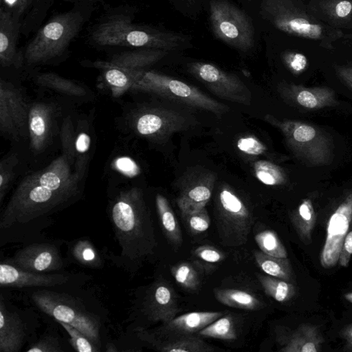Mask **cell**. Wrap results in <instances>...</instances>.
Listing matches in <instances>:
<instances>
[{
	"label": "cell",
	"instance_id": "cell-1",
	"mask_svg": "<svg viewBox=\"0 0 352 352\" xmlns=\"http://www.w3.org/2000/svg\"><path fill=\"white\" fill-rule=\"evenodd\" d=\"M110 219L120 250L116 258L126 271L133 274L157 247L153 223L143 208L126 199L113 205Z\"/></svg>",
	"mask_w": 352,
	"mask_h": 352
},
{
	"label": "cell",
	"instance_id": "cell-2",
	"mask_svg": "<svg viewBox=\"0 0 352 352\" xmlns=\"http://www.w3.org/2000/svg\"><path fill=\"white\" fill-rule=\"evenodd\" d=\"M300 0H263L261 13L275 28L288 34L310 39L332 50L342 32L324 23Z\"/></svg>",
	"mask_w": 352,
	"mask_h": 352
},
{
	"label": "cell",
	"instance_id": "cell-3",
	"mask_svg": "<svg viewBox=\"0 0 352 352\" xmlns=\"http://www.w3.org/2000/svg\"><path fill=\"white\" fill-rule=\"evenodd\" d=\"M30 299L42 312L77 328L101 349V318L80 298L63 289L40 288L30 293Z\"/></svg>",
	"mask_w": 352,
	"mask_h": 352
},
{
	"label": "cell",
	"instance_id": "cell-4",
	"mask_svg": "<svg viewBox=\"0 0 352 352\" xmlns=\"http://www.w3.org/2000/svg\"><path fill=\"white\" fill-rule=\"evenodd\" d=\"M99 45L125 46L143 49L173 50L184 41V37L133 23L126 16L114 15L98 24L91 33Z\"/></svg>",
	"mask_w": 352,
	"mask_h": 352
},
{
	"label": "cell",
	"instance_id": "cell-5",
	"mask_svg": "<svg viewBox=\"0 0 352 352\" xmlns=\"http://www.w3.org/2000/svg\"><path fill=\"white\" fill-rule=\"evenodd\" d=\"M267 120L283 133L294 155L309 166L327 165L333 158L329 134L318 126L298 120L280 121L267 116Z\"/></svg>",
	"mask_w": 352,
	"mask_h": 352
},
{
	"label": "cell",
	"instance_id": "cell-6",
	"mask_svg": "<svg viewBox=\"0 0 352 352\" xmlns=\"http://www.w3.org/2000/svg\"><path fill=\"white\" fill-rule=\"evenodd\" d=\"M84 23L82 12L77 10L54 16L29 43L25 50L26 58L38 61L60 54L77 36Z\"/></svg>",
	"mask_w": 352,
	"mask_h": 352
},
{
	"label": "cell",
	"instance_id": "cell-7",
	"mask_svg": "<svg viewBox=\"0 0 352 352\" xmlns=\"http://www.w3.org/2000/svg\"><path fill=\"white\" fill-rule=\"evenodd\" d=\"M209 7L210 23L217 38L243 52L254 47V28L245 12L226 0H211Z\"/></svg>",
	"mask_w": 352,
	"mask_h": 352
},
{
	"label": "cell",
	"instance_id": "cell-8",
	"mask_svg": "<svg viewBox=\"0 0 352 352\" xmlns=\"http://www.w3.org/2000/svg\"><path fill=\"white\" fill-rule=\"evenodd\" d=\"M219 199L217 224L222 243L230 246L245 243L252 225L250 211L241 199L228 189L220 192Z\"/></svg>",
	"mask_w": 352,
	"mask_h": 352
},
{
	"label": "cell",
	"instance_id": "cell-9",
	"mask_svg": "<svg viewBox=\"0 0 352 352\" xmlns=\"http://www.w3.org/2000/svg\"><path fill=\"white\" fill-rule=\"evenodd\" d=\"M85 275L33 272L21 269L7 260L0 263V285L4 288H72L87 280L88 278Z\"/></svg>",
	"mask_w": 352,
	"mask_h": 352
},
{
	"label": "cell",
	"instance_id": "cell-10",
	"mask_svg": "<svg viewBox=\"0 0 352 352\" xmlns=\"http://www.w3.org/2000/svg\"><path fill=\"white\" fill-rule=\"evenodd\" d=\"M190 71L218 96L239 103H250V91L236 75L203 62L191 63Z\"/></svg>",
	"mask_w": 352,
	"mask_h": 352
},
{
	"label": "cell",
	"instance_id": "cell-11",
	"mask_svg": "<svg viewBox=\"0 0 352 352\" xmlns=\"http://www.w3.org/2000/svg\"><path fill=\"white\" fill-rule=\"evenodd\" d=\"M145 78L153 88L170 100L215 113H223L227 107L196 87L171 77L150 72Z\"/></svg>",
	"mask_w": 352,
	"mask_h": 352
},
{
	"label": "cell",
	"instance_id": "cell-12",
	"mask_svg": "<svg viewBox=\"0 0 352 352\" xmlns=\"http://www.w3.org/2000/svg\"><path fill=\"white\" fill-rule=\"evenodd\" d=\"M351 222L352 192L346 195L327 221L326 239L320 255V263L323 268L329 269L338 263Z\"/></svg>",
	"mask_w": 352,
	"mask_h": 352
},
{
	"label": "cell",
	"instance_id": "cell-13",
	"mask_svg": "<svg viewBox=\"0 0 352 352\" xmlns=\"http://www.w3.org/2000/svg\"><path fill=\"white\" fill-rule=\"evenodd\" d=\"M6 260L21 269L38 273L58 272L65 265L60 248L54 241L28 243Z\"/></svg>",
	"mask_w": 352,
	"mask_h": 352
},
{
	"label": "cell",
	"instance_id": "cell-14",
	"mask_svg": "<svg viewBox=\"0 0 352 352\" xmlns=\"http://www.w3.org/2000/svg\"><path fill=\"white\" fill-rule=\"evenodd\" d=\"M137 309L148 320L163 324L171 321L179 311L174 289L163 280L151 284Z\"/></svg>",
	"mask_w": 352,
	"mask_h": 352
},
{
	"label": "cell",
	"instance_id": "cell-15",
	"mask_svg": "<svg viewBox=\"0 0 352 352\" xmlns=\"http://www.w3.org/2000/svg\"><path fill=\"white\" fill-rule=\"evenodd\" d=\"M138 337L162 352H209L214 348L198 334L150 333L144 329L135 330Z\"/></svg>",
	"mask_w": 352,
	"mask_h": 352
},
{
	"label": "cell",
	"instance_id": "cell-16",
	"mask_svg": "<svg viewBox=\"0 0 352 352\" xmlns=\"http://www.w3.org/2000/svg\"><path fill=\"white\" fill-rule=\"evenodd\" d=\"M1 295L0 352H19L28 337V324L16 309Z\"/></svg>",
	"mask_w": 352,
	"mask_h": 352
},
{
	"label": "cell",
	"instance_id": "cell-17",
	"mask_svg": "<svg viewBox=\"0 0 352 352\" xmlns=\"http://www.w3.org/2000/svg\"><path fill=\"white\" fill-rule=\"evenodd\" d=\"M282 96L292 104L309 110H316L338 104L335 91L327 87H305L294 83L281 88Z\"/></svg>",
	"mask_w": 352,
	"mask_h": 352
},
{
	"label": "cell",
	"instance_id": "cell-18",
	"mask_svg": "<svg viewBox=\"0 0 352 352\" xmlns=\"http://www.w3.org/2000/svg\"><path fill=\"white\" fill-rule=\"evenodd\" d=\"M53 0H1V10L12 14L21 25V33L28 34L35 30Z\"/></svg>",
	"mask_w": 352,
	"mask_h": 352
},
{
	"label": "cell",
	"instance_id": "cell-19",
	"mask_svg": "<svg viewBox=\"0 0 352 352\" xmlns=\"http://www.w3.org/2000/svg\"><path fill=\"white\" fill-rule=\"evenodd\" d=\"M282 344V352H318L324 338L318 326L305 323L287 335H277Z\"/></svg>",
	"mask_w": 352,
	"mask_h": 352
},
{
	"label": "cell",
	"instance_id": "cell-20",
	"mask_svg": "<svg viewBox=\"0 0 352 352\" xmlns=\"http://www.w3.org/2000/svg\"><path fill=\"white\" fill-rule=\"evenodd\" d=\"M223 316L222 311H194L173 318L163 324L157 333L198 334L211 322Z\"/></svg>",
	"mask_w": 352,
	"mask_h": 352
},
{
	"label": "cell",
	"instance_id": "cell-21",
	"mask_svg": "<svg viewBox=\"0 0 352 352\" xmlns=\"http://www.w3.org/2000/svg\"><path fill=\"white\" fill-rule=\"evenodd\" d=\"M21 33L19 22L9 12L0 9V58L11 62L17 55V41Z\"/></svg>",
	"mask_w": 352,
	"mask_h": 352
},
{
	"label": "cell",
	"instance_id": "cell-22",
	"mask_svg": "<svg viewBox=\"0 0 352 352\" xmlns=\"http://www.w3.org/2000/svg\"><path fill=\"white\" fill-rule=\"evenodd\" d=\"M212 182H197L184 188L177 199L182 217L205 208L212 191Z\"/></svg>",
	"mask_w": 352,
	"mask_h": 352
},
{
	"label": "cell",
	"instance_id": "cell-23",
	"mask_svg": "<svg viewBox=\"0 0 352 352\" xmlns=\"http://www.w3.org/2000/svg\"><path fill=\"white\" fill-rule=\"evenodd\" d=\"M310 6L320 18L333 25L352 20V0H317Z\"/></svg>",
	"mask_w": 352,
	"mask_h": 352
},
{
	"label": "cell",
	"instance_id": "cell-24",
	"mask_svg": "<svg viewBox=\"0 0 352 352\" xmlns=\"http://www.w3.org/2000/svg\"><path fill=\"white\" fill-rule=\"evenodd\" d=\"M156 206L162 230L173 246L182 243L181 229L167 199L161 195L156 197Z\"/></svg>",
	"mask_w": 352,
	"mask_h": 352
},
{
	"label": "cell",
	"instance_id": "cell-25",
	"mask_svg": "<svg viewBox=\"0 0 352 352\" xmlns=\"http://www.w3.org/2000/svg\"><path fill=\"white\" fill-rule=\"evenodd\" d=\"M71 259L78 265L92 269L103 267L104 261L94 244L88 239H80L69 246Z\"/></svg>",
	"mask_w": 352,
	"mask_h": 352
},
{
	"label": "cell",
	"instance_id": "cell-26",
	"mask_svg": "<svg viewBox=\"0 0 352 352\" xmlns=\"http://www.w3.org/2000/svg\"><path fill=\"white\" fill-rule=\"evenodd\" d=\"M316 213L312 201L305 199L292 215V223L301 241L308 244L316 223Z\"/></svg>",
	"mask_w": 352,
	"mask_h": 352
},
{
	"label": "cell",
	"instance_id": "cell-27",
	"mask_svg": "<svg viewBox=\"0 0 352 352\" xmlns=\"http://www.w3.org/2000/svg\"><path fill=\"white\" fill-rule=\"evenodd\" d=\"M214 296L221 304L248 310L263 307V303L255 296L246 291L236 289H216Z\"/></svg>",
	"mask_w": 352,
	"mask_h": 352
},
{
	"label": "cell",
	"instance_id": "cell-28",
	"mask_svg": "<svg viewBox=\"0 0 352 352\" xmlns=\"http://www.w3.org/2000/svg\"><path fill=\"white\" fill-rule=\"evenodd\" d=\"M254 255L257 265L265 274L289 282L292 280V268L287 258L276 257L257 250Z\"/></svg>",
	"mask_w": 352,
	"mask_h": 352
},
{
	"label": "cell",
	"instance_id": "cell-29",
	"mask_svg": "<svg viewBox=\"0 0 352 352\" xmlns=\"http://www.w3.org/2000/svg\"><path fill=\"white\" fill-rule=\"evenodd\" d=\"M258 278L265 293L278 302H287L295 295V286L289 281L266 274H258Z\"/></svg>",
	"mask_w": 352,
	"mask_h": 352
},
{
	"label": "cell",
	"instance_id": "cell-30",
	"mask_svg": "<svg viewBox=\"0 0 352 352\" xmlns=\"http://www.w3.org/2000/svg\"><path fill=\"white\" fill-rule=\"evenodd\" d=\"M198 335L201 337L234 340L237 337L234 318L230 314L223 315L201 330Z\"/></svg>",
	"mask_w": 352,
	"mask_h": 352
},
{
	"label": "cell",
	"instance_id": "cell-31",
	"mask_svg": "<svg viewBox=\"0 0 352 352\" xmlns=\"http://www.w3.org/2000/svg\"><path fill=\"white\" fill-rule=\"evenodd\" d=\"M175 281L183 288L196 291L200 287L201 277L198 270L189 262H181L171 267Z\"/></svg>",
	"mask_w": 352,
	"mask_h": 352
},
{
	"label": "cell",
	"instance_id": "cell-32",
	"mask_svg": "<svg viewBox=\"0 0 352 352\" xmlns=\"http://www.w3.org/2000/svg\"><path fill=\"white\" fill-rule=\"evenodd\" d=\"M254 170L257 179L265 185H281L286 182V175L283 170L271 162L257 161L254 163Z\"/></svg>",
	"mask_w": 352,
	"mask_h": 352
},
{
	"label": "cell",
	"instance_id": "cell-33",
	"mask_svg": "<svg viewBox=\"0 0 352 352\" xmlns=\"http://www.w3.org/2000/svg\"><path fill=\"white\" fill-rule=\"evenodd\" d=\"M254 239L263 252L276 257L287 258L285 246L273 230L260 232L255 235Z\"/></svg>",
	"mask_w": 352,
	"mask_h": 352
},
{
	"label": "cell",
	"instance_id": "cell-34",
	"mask_svg": "<svg viewBox=\"0 0 352 352\" xmlns=\"http://www.w3.org/2000/svg\"><path fill=\"white\" fill-rule=\"evenodd\" d=\"M69 336V342L78 352H98L100 348L94 343L85 333L74 326L63 322L56 321Z\"/></svg>",
	"mask_w": 352,
	"mask_h": 352
},
{
	"label": "cell",
	"instance_id": "cell-35",
	"mask_svg": "<svg viewBox=\"0 0 352 352\" xmlns=\"http://www.w3.org/2000/svg\"><path fill=\"white\" fill-rule=\"evenodd\" d=\"M27 352H65L60 338L53 334H46L33 342L25 350Z\"/></svg>",
	"mask_w": 352,
	"mask_h": 352
},
{
	"label": "cell",
	"instance_id": "cell-36",
	"mask_svg": "<svg viewBox=\"0 0 352 352\" xmlns=\"http://www.w3.org/2000/svg\"><path fill=\"white\" fill-rule=\"evenodd\" d=\"M189 230L195 234L206 231L210 224V219L206 208L183 216Z\"/></svg>",
	"mask_w": 352,
	"mask_h": 352
},
{
	"label": "cell",
	"instance_id": "cell-37",
	"mask_svg": "<svg viewBox=\"0 0 352 352\" xmlns=\"http://www.w3.org/2000/svg\"><path fill=\"white\" fill-rule=\"evenodd\" d=\"M163 120L155 114L142 116L138 122L137 128L142 135H150L156 133L163 126Z\"/></svg>",
	"mask_w": 352,
	"mask_h": 352
},
{
	"label": "cell",
	"instance_id": "cell-38",
	"mask_svg": "<svg viewBox=\"0 0 352 352\" xmlns=\"http://www.w3.org/2000/svg\"><path fill=\"white\" fill-rule=\"evenodd\" d=\"M283 60L288 69L296 75L302 74L308 67V60L301 53L287 52L283 55Z\"/></svg>",
	"mask_w": 352,
	"mask_h": 352
},
{
	"label": "cell",
	"instance_id": "cell-39",
	"mask_svg": "<svg viewBox=\"0 0 352 352\" xmlns=\"http://www.w3.org/2000/svg\"><path fill=\"white\" fill-rule=\"evenodd\" d=\"M193 254L200 260L210 263H219L225 258L224 254L221 251L209 245L197 247Z\"/></svg>",
	"mask_w": 352,
	"mask_h": 352
},
{
	"label": "cell",
	"instance_id": "cell-40",
	"mask_svg": "<svg viewBox=\"0 0 352 352\" xmlns=\"http://www.w3.org/2000/svg\"><path fill=\"white\" fill-rule=\"evenodd\" d=\"M238 148L248 155H259L264 153L267 148L254 137L241 138L237 141Z\"/></svg>",
	"mask_w": 352,
	"mask_h": 352
},
{
	"label": "cell",
	"instance_id": "cell-41",
	"mask_svg": "<svg viewBox=\"0 0 352 352\" xmlns=\"http://www.w3.org/2000/svg\"><path fill=\"white\" fill-rule=\"evenodd\" d=\"M105 78L108 82L118 87H124L129 80L127 74L117 67L109 69L105 73Z\"/></svg>",
	"mask_w": 352,
	"mask_h": 352
},
{
	"label": "cell",
	"instance_id": "cell-42",
	"mask_svg": "<svg viewBox=\"0 0 352 352\" xmlns=\"http://www.w3.org/2000/svg\"><path fill=\"white\" fill-rule=\"evenodd\" d=\"M352 256V230L349 232L344 240L340 254L338 263L342 267H347Z\"/></svg>",
	"mask_w": 352,
	"mask_h": 352
},
{
	"label": "cell",
	"instance_id": "cell-43",
	"mask_svg": "<svg viewBox=\"0 0 352 352\" xmlns=\"http://www.w3.org/2000/svg\"><path fill=\"white\" fill-rule=\"evenodd\" d=\"M117 168L124 174L134 176L138 174V168L135 163L129 157L118 158L116 162Z\"/></svg>",
	"mask_w": 352,
	"mask_h": 352
},
{
	"label": "cell",
	"instance_id": "cell-44",
	"mask_svg": "<svg viewBox=\"0 0 352 352\" xmlns=\"http://www.w3.org/2000/svg\"><path fill=\"white\" fill-rule=\"evenodd\" d=\"M40 184L52 190H56L60 184L59 177L53 173H46L40 178Z\"/></svg>",
	"mask_w": 352,
	"mask_h": 352
},
{
	"label": "cell",
	"instance_id": "cell-45",
	"mask_svg": "<svg viewBox=\"0 0 352 352\" xmlns=\"http://www.w3.org/2000/svg\"><path fill=\"white\" fill-rule=\"evenodd\" d=\"M335 70L340 80L352 89V67L337 65L335 67Z\"/></svg>",
	"mask_w": 352,
	"mask_h": 352
},
{
	"label": "cell",
	"instance_id": "cell-46",
	"mask_svg": "<svg viewBox=\"0 0 352 352\" xmlns=\"http://www.w3.org/2000/svg\"><path fill=\"white\" fill-rule=\"evenodd\" d=\"M340 334L344 342L343 351L352 352V323L344 327Z\"/></svg>",
	"mask_w": 352,
	"mask_h": 352
},
{
	"label": "cell",
	"instance_id": "cell-47",
	"mask_svg": "<svg viewBox=\"0 0 352 352\" xmlns=\"http://www.w3.org/2000/svg\"><path fill=\"white\" fill-rule=\"evenodd\" d=\"M30 128L36 135H41L45 132V125L43 119L38 116H34L30 122Z\"/></svg>",
	"mask_w": 352,
	"mask_h": 352
},
{
	"label": "cell",
	"instance_id": "cell-48",
	"mask_svg": "<svg viewBox=\"0 0 352 352\" xmlns=\"http://www.w3.org/2000/svg\"><path fill=\"white\" fill-rule=\"evenodd\" d=\"M90 138L85 133H81L77 138L76 147L80 153L85 152L89 146Z\"/></svg>",
	"mask_w": 352,
	"mask_h": 352
},
{
	"label": "cell",
	"instance_id": "cell-49",
	"mask_svg": "<svg viewBox=\"0 0 352 352\" xmlns=\"http://www.w3.org/2000/svg\"><path fill=\"white\" fill-rule=\"evenodd\" d=\"M105 351L107 352H117L118 349H116V346L111 342H109L106 344Z\"/></svg>",
	"mask_w": 352,
	"mask_h": 352
},
{
	"label": "cell",
	"instance_id": "cell-50",
	"mask_svg": "<svg viewBox=\"0 0 352 352\" xmlns=\"http://www.w3.org/2000/svg\"><path fill=\"white\" fill-rule=\"evenodd\" d=\"M344 298L349 302L352 304V292L344 294Z\"/></svg>",
	"mask_w": 352,
	"mask_h": 352
},
{
	"label": "cell",
	"instance_id": "cell-51",
	"mask_svg": "<svg viewBox=\"0 0 352 352\" xmlns=\"http://www.w3.org/2000/svg\"><path fill=\"white\" fill-rule=\"evenodd\" d=\"M2 184H3V177H2V175H1V177H0V186H1Z\"/></svg>",
	"mask_w": 352,
	"mask_h": 352
},
{
	"label": "cell",
	"instance_id": "cell-52",
	"mask_svg": "<svg viewBox=\"0 0 352 352\" xmlns=\"http://www.w3.org/2000/svg\"><path fill=\"white\" fill-rule=\"evenodd\" d=\"M65 1H97V0H65Z\"/></svg>",
	"mask_w": 352,
	"mask_h": 352
}]
</instances>
